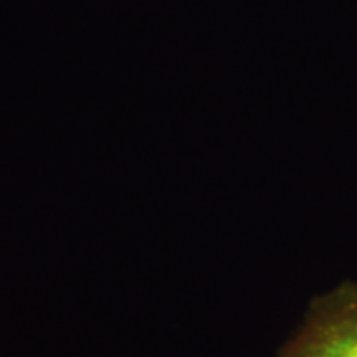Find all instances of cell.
<instances>
[{
	"label": "cell",
	"instance_id": "obj_1",
	"mask_svg": "<svg viewBox=\"0 0 357 357\" xmlns=\"http://www.w3.org/2000/svg\"><path fill=\"white\" fill-rule=\"evenodd\" d=\"M275 357H357V283L316 298Z\"/></svg>",
	"mask_w": 357,
	"mask_h": 357
}]
</instances>
